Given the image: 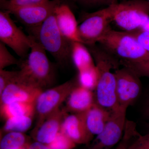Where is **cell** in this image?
Here are the masks:
<instances>
[{"label": "cell", "instance_id": "cell-21", "mask_svg": "<svg viewBox=\"0 0 149 149\" xmlns=\"http://www.w3.org/2000/svg\"><path fill=\"white\" fill-rule=\"evenodd\" d=\"M30 139L24 133L8 132L1 135L0 149H20L27 147Z\"/></svg>", "mask_w": 149, "mask_h": 149}, {"label": "cell", "instance_id": "cell-12", "mask_svg": "<svg viewBox=\"0 0 149 149\" xmlns=\"http://www.w3.org/2000/svg\"><path fill=\"white\" fill-rule=\"evenodd\" d=\"M61 131L76 145L90 143L94 138L87 128L84 113L67 115L62 124Z\"/></svg>", "mask_w": 149, "mask_h": 149}, {"label": "cell", "instance_id": "cell-27", "mask_svg": "<svg viewBox=\"0 0 149 149\" xmlns=\"http://www.w3.org/2000/svg\"><path fill=\"white\" fill-rule=\"evenodd\" d=\"M124 66L128 67L140 76L149 79V61L140 63L120 62Z\"/></svg>", "mask_w": 149, "mask_h": 149}, {"label": "cell", "instance_id": "cell-5", "mask_svg": "<svg viewBox=\"0 0 149 149\" xmlns=\"http://www.w3.org/2000/svg\"><path fill=\"white\" fill-rule=\"evenodd\" d=\"M111 6L112 22L125 32L143 29L149 22V5L142 0L121 2Z\"/></svg>", "mask_w": 149, "mask_h": 149}, {"label": "cell", "instance_id": "cell-28", "mask_svg": "<svg viewBox=\"0 0 149 149\" xmlns=\"http://www.w3.org/2000/svg\"><path fill=\"white\" fill-rule=\"evenodd\" d=\"M17 75L18 71L0 70V94L9 84L16 80Z\"/></svg>", "mask_w": 149, "mask_h": 149}, {"label": "cell", "instance_id": "cell-22", "mask_svg": "<svg viewBox=\"0 0 149 149\" xmlns=\"http://www.w3.org/2000/svg\"><path fill=\"white\" fill-rule=\"evenodd\" d=\"M78 85L88 90H95L98 80V72L96 65L78 72Z\"/></svg>", "mask_w": 149, "mask_h": 149}, {"label": "cell", "instance_id": "cell-10", "mask_svg": "<svg viewBox=\"0 0 149 149\" xmlns=\"http://www.w3.org/2000/svg\"><path fill=\"white\" fill-rule=\"evenodd\" d=\"M114 73L118 104L128 108L138 98L141 93V84L139 76L126 66L116 69Z\"/></svg>", "mask_w": 149, "mask_h": 149}, {"label": "cell", "instance_id": "cell-25", "mask_svg": "<svg viewBox=\"0 0 149 149\" xmlns=\"http://www.w3.org/2000/svg\"><path fill=\"white\" fill-rule=\"evenodd\" d=\"M20 63V61L18 60L11 54L6 45L0 42V70L4 69L14 65H19Z\"/></svg>", "mask_w": 149, "mask_h": 149}, {"label": "cell", "instance_id": "cell-8", "mask_svg": "<svg viewBox=\"0 0 149 149\" xmlns=\"http://www.w3.org/2000/svg\"><path fill=\"white\" fill-rule=\"evenodd\" d=\"M127 109L120 106L118 109L111 111L105 127L93 139L88 149H111L120 142L125 129Z\"/></svg>", "mask_w": 149, "mask_h": 149}, {"label": "cell", "instance_id": "cell-11", "mask_svg": "<svg viewBox=\"0 0 149 149\" xmlns=\"http://www.w3.org/2000/svg\"><path fill=\"white\" fill-rule=\"evenodd\" d=\"M60 4V0H49L40 4L19 8L10 13L13 14L22 23L31 29L42 24Z\"/></svg>", "mask_w": 149, "mask_h": 149}, {"label": "cell", "instance_id": "cell-33", "mask_svg": "<svg viewBox=\"0 0 149 149\" xmlns=\"http://www.w3.org/2000/svg\"><path fill=\"white\" fill-rule=\"evenodd\" d=\"M143 114L145 117L149 120V96L147 99L143 109Z\"/></svg>", "mask_w": 149, "mask_h": 149}, {"label": "cell", "instance_id": "cell-7", "mask_svg": "<svg viewBox=\"0 0 149 149\" xmlns=\"http://www.w3.org/2000/svg\"><path fill=\"white\" fill-rule=\"evenodd\" d=\"M10 14L7 10L0 12V41L10 48L22 60L24 59L31 49V37L17 26Z\"/></svg>", "mask_w": 149, "mask_h": 149}, {"label": "cell", "instance_id": "cell-14", "mask_svg": "<svg viewBox=\"0 0 149 149\" xmlns=\"http://www.w3.org/2000/svg\"><path fill=\"white\" fill-rule=\"evenodd\" d=\"M68 114L64 108L59 109L49 116L37 130L32 132V138L35 141L49 145L60 132L63 122Z\"/></svg>", "mask_w": 149, "mask_h": 149}, {"label": "cell", "instance_id": "cell-16", "mask_svg": "<svg viewBox=\"0 0 149 149\" xmlns=\"http://www.w3.org/2000/svg\"><path fill=\"white\" fill-rule=\"evenodd\" d=\"M95 102L93 91L78 85L67 99L64 109L68 113H83L92 107Z\"/></svg>", "mask_w": 149, "mask_h": 149}, {"label": "cell", "instance_id": "cell-30", "mask_svg": "<svg viewBox=\"0 0 149 149\" xmlns=\"http://www.w3.org/2000/svg\"><path fill=\"white\" fill-rule=\"evenodd\" d=\"M80 4L87 6L107 5L109 6L128 1L133 0H70Z\"/></svg>", "mask_w": 149, "mask_h": 149}, {"label": "cell", "instance_id": "cell-29", "mask_svg": "<svg viewBox=\"0 0 149 149\" xmlns=\"http://www.w3.org/2000/svg\"><path fill=\"white\" fill-rule=\"evenodd\" d=\"M128 32L136 38L139 44L149 52V32L140 29Z\"/></svg>", "mask_w": 149, "mask_h": 149}, {"label": "cell", "instance_id": "cell-9", "mask_svg": "<svg viewBox=\"0 0 149 149\" xmlns=\"http://www.w3.org/2000/svg\"><path fill=\"white\" fill-rule=\"evenodd\" d=\"M112 22L111 6L106 8L88 14L82 23L78 25L80 39L83 44L95 45L111 28Z\"/></svg>", "mask_w": 149, "mask_h": 149}, {"label": "cell", "instance_id": "cell-36", "mask_svg": "<svg viewBox=\"0 0 149 149\" xmlns=\"http://www.w3.org/2000/svg\"><path fill=\"white\" fill-rule=\"evenodd\" d=\"M148 128H149V123H148ZM148 133H149V131Z\"/></svg>", "mask_w": 149, "mask_h": 149}, {"label": "cell", "instance_id": "cell-18", "mask_svg": "<svg viewBox=\"0 0 149 149\" xmlns=\"http://www.w3.org/2000/svg\"><path fill=\"white\" fill-rule=\"evenodd\" d=\"M70 58L78 72L95 65L90 51L79 42H72Z\"/></svg>", "mask_w": 149, "mask_h": 149}, {"label": "cell", "instance_id": "cell-31", "mask_svg": "<svg viewBox=\"0 0 149 149\" xmlns=\"http://www.w3.org/2000/svg\"><path fill=\"white\" fill-rule=\"evenodd\" d=\"M127 149H149V133L144 136L139 134Z\"/></svg>", "mask_w": 149, "mask_h": 149}, {"label": "cell", "instance_id": "cell-34", "mask_svg": "<svg viewBox=\"0 0 149 149\" xmlns=\"http://www.w3.org/2000/svg\"><path fill=\"white\" fill-rule=\"evenodd\" d=\"M8 1V0H1V2H2L5 1Z\"/></svg>", "mask_w": 149, "mask_h": 149}, {"label": "cell", "instance_id": "cell-32", "mask_svg": "<svg viewBox=\"0 0 149 149\" xmlns=\"http://www.w3.org/2000/svg\"><path fill=\"white\" fill-rule=\"evenodd\" d=\"M27 149H52L47 145L37 141L30 143L27 146Z\"/></svg>", "mask_w": 149, "mask_h": 149}, {"label": "cell", "instance_id": "cell-26", "mask_svg": "<svg viewBox=\"0 0 149 149\" xmlns=\"http://www.w3.org/2000/svg\"><path fill=\"white\" fill-rule=\"evenodd\" d=\"M76 145L60 131L54 141L48 146L52 149H74Z\"/></svg>", "mask_w": 149, "mask_h": 149}, {"label": "cell", "instance_id": "cell-35", "mask_svg": "<svg viewBox=\"0 0 149 149\" xmlns=\"http://www.w3.org/2000/svg\"><path fill=\"white\" fill-rule=\"evenodd\" d=\"M20 149H27V147H25V148H22Z\"/></svg>", "mask_w": 149, "mask_h": 149}, {"label": "cell", "instance_id": "cell-23", "mask_svg": "<svg viewBox=\"0 0 149 149\" xmlns=\"http://www.w3.org/2000/svg\"><path fill=\"white\" fill-rule=\"evenodd\" d=\"M135 122L126 120L123 136L115 149H127L133 138L139 135Z\"/></svg>", "mask_w": 149, "mask_h": 149}, {"label": "cell", "instance_id": "cell-6", "mask_svg": "<svg viewBox=\"0 0 149 149\" xmlns=\"http://www.w3.org/2000/svg\"><path fill=\"white\" fill-rule=\"evenodd\" d=\"M78 83L70 80L42 91L35 102L36 124L32 132L37 130L49 116L60 108Z\"/></svg>", "mask_w": 149, "mask_h": 149}, {"label": "cell", "instance_id": "cell-15", "mask_svg": "<svg viewBox=\"0 0 149 149\" xmlns=\"http://www.w3.org/2000/svg\"><path fill=\"white\" fill-rule=\"evenodd\" d=\"M54 14L59 29L63 36L71 42L83 43L79 36L77 20L69 7L61 4Z\"/></svg>", "mask_w": 149, "mask_h": 149}, {"label": "cell", "instance_id": "cell-17", "mask_svg": "<svg viewBox=\"0 0 149 149\" xmlns=\"http://www.w3.org/2000/svg\"><path fill=\"white\" fill-rule=\"evenodd\" d=\"M111 113V111L96 102L84 113L85 123L90 133L94 136L100 133L109 120Z\"/></svg>", "mask_w": 149, "mask_h": 149}, {"label": "cell", "instance_id": "cell-19", "mask_svg": "<svg viewBox=\"0 0 149 149\" xmlns=\"http://www.w3.org/2000/svg\"><path fill=\"white\" fill-rule=\"evenodd\" d=\"M1 116L5 120L9 118L23 115L35 116V103H11L0 106Z\"/></svg>", "mask_w": 149, "mask_h": 149}, {"label": "cell", "instance_id": "cell-13", "mask_svg": "<svg viewBox=\"0 0 149 149\" xmlns=\"http://www.w3.org/2000/svg\"><path fill=\"white\" fill-rule=\"evenodd\" d=\"M42 91L16 79L0 94V106L17 102L34 103Z\"/></svg>", "mask_w": 149, "mask_h": 149}, {"label": "cell", "instance_id": "cell-24", "mask_svg": "<svg viewBox=\"0 0 149 149\" xmlns=\"http://www.w3.org/2000/svg\"><path fill=\"white\" fill-rule=\"evenodd\" d=\"M49 0H8L1 2V6L5 10L10 12L16 9L47 2Z\"/></svg>", "mask_w": 149, "mask_h": 149}, {"label": "cell", "instance_id": "cell-2", "mask_svg": "<svg viewBox=\"0 0 149 149\" xmlns=\"http://www.w3.org/2000/svg\"><path fill=\"white\" fill-rule=\"evenodd\" d=\"M89 51L95 59L98 72L95 99L96 103L111 111L120 107L118 101L116 92V79L112 69H117L119 62L115 58L95 45L88 46Z\"/></svg>", "mask_w": 149, "mask_h": 149}, {"label": "cell", "instance_id": "cell-4", "mask_svg": "<svg viewBox=\"0 0 149 149\" xmlns=\"http://www.w3.org/2000/svg\"><path fill=\"white\" fill-rule=\"evenodd\" d=\"M102 49L121 62L149 61V52L128 32L110 28L99 40Z\"/></svg>", "mask_w": 149, "mask_h": 149}, {"label": "cell", "instance_id": "cell-20", "mask_svg": "<svg viewBox=\"0 0 149 149\" xmlns=\"http://www.w3.org/2000/svg\"><path fill=\"white\" fill-rule=\"evenodd\" d=\"M34 115H23L15 116L6 119L2 128L1 135L10 132L24 133L32 126Z\"/></svg>", "mask_w": 149, "mask_h": 149}, {"label": "cell", "instance_id": "cell-3", "mask_svg": "<svg viewBox=\"0 0 149 149\" xmlns=\"http://www.w3.org/2000/svg\"><path fill=\"white\" fill-rule=\"evenodd\" d=\"M29 35L52 56L58 64L65 66L68 63L71 59L72 42L65 38L61 32L54 13L40 26L29 29Z\"/></svg>", "mask_w": 149, "mask_h": 149}, {"label": "cell", "instance_id": "cell-1", "mask_svg": "<svg viewBox=\"0 0 149 149\" xmlns=\"http://www.w3.org/2000/svg\"><path fill=\"white\" fill-rule=\"evenodd\" d=\"M30 36L31 49L27 57L20 61L17 80L43 91L52 88L54 84L55 68L46 51L34 37Z\"/></svg>", "mask_w": 149, "mask_h": 149}]
</instances>
